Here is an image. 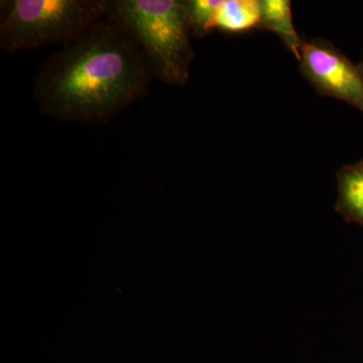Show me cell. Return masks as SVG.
Listing matches in <instances>:
<instances>
[{
	"label": "cell",
	"mask_w": 363,
	"mask_h": 363,
	"mask_svg": "<svg viewBox=\"0 0 363 363\" xmlns=\"http://www.w3.org/2000/svg\"><path fill=\"white\" fill-rule=\"evenodd\" d=\"M152 79L135 40L106 16L45 60L33 96L60 123H106L147 96Z\"/></svg>",
	"instance_id": "cell-1"
},
{
	"label": "cell",
	"mask_w": 363,
	"mask_h": 363,
	"mask_svg": "<svg viewBox=\"0 0 363 363\" xmlns=\"http://www.w3.org/2000/svg\"><path fill=\"white\" fill-rule=\"evenodd\" d=\"M107 18L135 40L152 78L186 85L195 51L183 0H108Z\"/></svg>",
	"instance_id": "cell-2"
},
{
	"label": "cell",
	"mask_w": 363,
	"mask_h": 363,
	"mask_svg": "<svg viewBox=\"0 0 363 363\" xmlns=\"http://www.w3.org/2000/svg\"><path fill=\"white\" fill-rule=\"evenodd\" d=\"M0 6V48L13 55L73 42L106 18L108 0H4Z\"/></svg>",
	"instance_id": "cell-3"
},
{
	"label": "cell",
	"mask_w": 363,
	"mask_h": 363,
	"mask_svg": "<svg viewBox=\"0 0 363 363\" xmlns=\"http://www.w3.org/2000/svg\"><path fill=\"white\" fill-rule=\"evenodd\" d=\"M300 71L321 96L337 98L363 113V71L330 40L303 39Z\"/></svg>",
	"instance_id": "cell-4"
},
{
	"label": "cell",
	"mask_w": 363,
	"mask_h": 363,
	"mask_svg": "<svg viewBox=\"0 0 363 363\" xmlns=\"http://www.w3.org/2000/svg\"><path fill=\"white\" fill-rule=\"evenodd\" d=\"M336 181L338 195L335 211L347 223L363 227V159L341 167Z\"/></svg>",
	"instance_id": "cell-5"
},
{
	"label": "cell",
	"mask_w": 363,
	"mask_h": 363,
	"mask_svg": "<svg viewBox=\"0 0 363 363\" xmlns=\"http://www.w3.org/2000/svg\"><path fill=\"white\" fill-rule=\"evenodd\" d=\"M260 30L276 33L286 49L298 60L303 38L293 23L290 0H259Z\"/></svg>",
	"instance_id": "cell-6"
},
{
	"label": "cell",
	"mask_w": 363,
	"mask_h": 363,
	"mask_svg": "<svg viewBox=\"0 0 363 363\" xmlns=\"http://www.w3.org/2000/svg\"><path fill=\"white\" fill-rule=\"evenodd\" d=\"M260 28L259 0H223L217 13L215 30L238 35Z\"/></svg>",
	"instance_id": "cell-7"
},
{
	"label": "cell",
	"mask_w": 363,
	"mask_h": 363,
	"mask_svg": "<svg viewBox=\"0 0 363 363\" xmlns=\"http://www.w3.org/2000/svg\"><path fill=\"white\" fill-rule=\"evenodd\" d=\"M222 2L223 0H183L193 37L204 38L214 32Z\"/></svg>",
	"instance_id": "cell-8"
},
{
	"label": "cell",
	"mask_w": 363,
	"mask_h": 363,
	"mask_svg": "<svg viewBox=\"0 0 363 363\" xmlns=\"http://www.w3.org/2000/svg\"><path fill=\"white\" fill-rule=\"evenodd\" d=\"M358 65L360 66V68H362V71H363V56H362V61H360L359 63H358Z\"/></svg>",
	"instance_id": "cell-9"
}]
</instances>
